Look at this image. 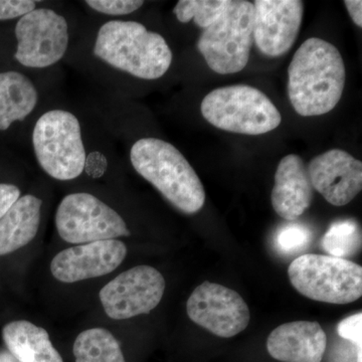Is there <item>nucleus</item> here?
<instances>
[{
    "mask_svg": "<svg viewBox=\"0 0 362 362\" xmlns=\"http://www.w3.org/2000/svg\"><path fill=\"white\" fill-rule=\"evenodd\" d=\"M327 337L318 322L294 321L272 331L267 349L273 358L282 362H321Z\"/></svg>",
    "mask_w": 362,
    "mask_h": 362,
    "instance_id": "15",
    "label": "nucleus"
},
{
    "mask_svg": "<svg viewBox=\"0 0 362 362\" xmlns=\"http://www.w3.org/2000/svg\"><path fill=\"white\" fill-rule=\"evenodd\" d=\"M344 62L337 47L311 37L295 52L288 69V96L294 110L303 117L329 113L344 90Z\"/></svg>",
    "mask_w": 362,
    "mask_h": 362,
    "instance_id": "1",
    "label": "nucleus"
},
{
    "mask_svg": "<svg viewBox=\"0 0 362 362\" xmlns=\"http://www.w3.org/2000/svg\"><path fill=\"white\" fill-rule=\"evenodd\" d=\"M21 197L20 188L8 183H0V218Z\"/></svg>",
    "mask_w": 362,
    "mask_h": 362,
    "instance_id": "27",
    "label": "nucleus"
},
{
    "mask_svg": "<svg viewBox=\"0 0 362 362\" xmlns=\"http://www.w3.org/2000/svg\"><path fill=\"white\" fill-rule=\"evenodd\" d=\"M39 101L37 88L23 74L0 73V130L6 131L16 121L32 114Z\"/></svg>",
    "mask_w": 362,
    "mask_h": 362,
    "instance_id": "19",
    "label": "nucleus"
},
{
    "mask_svg": "<svg viewBox=\"0 0 362 362\" xmlns=\"http://www.w3.org/2000/svg\"><path fill=\"white\" fill-rule=\"evenodd\" d=\"M42 202L35 195H25L0 218V256L26 246L37 235Z\"/></svg>",
    "mask_w": 362,
    "mask_h": 362,
    "instance_id": "17",
    "label": "nucleus"
},
{
    "mask_svg": "<svg viewBox=\"0 0 362 362\" xmlns=\"http://www.w3.org/2000/svg\"><path fill=\"white\" fill-rule=\"evenodd\" d=\"M345 6H346L347 11L350 18L354 21V23L359 28L362 26V1L361 0H345Z\"/></svg>",
    "mask_w": 362,
    "mask_h": 362,
    "instance_id": "29",
    "label": "nucleus"
},
{
    "mask_svg": "<svg viewBox=\"0 0 362 362\" xmlns=\"http://www.w3.org/2000/svg\"><path fill=\"white\" fill-rule=\"evenodd\" d=\"M127 255V247L118 240H98L59 252L51 264L52 276L63 283L101 277L116 270Z\"/></svg>",
    "mask_w": 362,
    "mask_h": 362,
    "instance_id": "13",
    "label": "nucleus"
},
{
    "mask_svg": "<svg viewBox=\"0 0 362 362\" xmlns=\"http://www.w3.org/2000/svg\"><path fill=\"white\" fill-rule=\"evenodd\" d=\"M0 362H18L11 352H0Z\"/></svg>",
    "mask_w": 362,
    "mask_h": 362,
    "instance_id": "30",
    "label": "nucleus"
},
{
    "mask_svg": "<svg viewBox=\"0 0 362 362\" xmlns=\"http://www.w3.org/2000/svg\"><path fill=\"white\" fill-rule=\"evenodd\" d=\"M311 240V230L307 226L297 223L282 226L275 238L279 252L286 255L303 251L310 245Z\"/></svg>",
    "mask_w": 362,
    "mask_h": 362,
    "instance_id": "23",
    "label": "nucleus"
},
{
    "mask_svg": "<svg viewBox=\"0 0 362 362\" xmlns=\"http://www.w3.org/2000/svg\"><path fill=\"white\" fill-rule=\"evenodd\" d=\"M93 158L86 159L85 169L88 175L92 177H101L107 168V161L104 156L100 153H93Z\"/></svg>",
    "mask_w": 362,
    "mask_h": 362,
    "instance_id": "28",
    "label": "nucleus"
},
{
    "mask_svg": "<svg viewBox=\"0 0 362 362\" xmlns=\"http://www.w3.org/2000/svg\"><path fill=\"white\" fill-rule=\"evenodd\" d=\"M2 337L18 362H64L44 328L25 320L4 326Z\"/></svg>",
    "mask_w": 362,
    "mask_h": 362,
    "instance_id": "18",
    "label": "nucleus"
},
{
    "mask_svg": "<svg viewBox=\"0 0 362 362\" xmlns=\"http://www.w3.org/2000/svg\"><path fill=\"white\" fill-rule=\"evenodd\" d=\"M86 4L98 13L107 16H126L138 11L144 1L138 0H88Z\"/></svg>",
    "mask_w": 362,
    "mask_h": 362,
    "instance_id": "24",
    "label": "nucleus"
},
{
    "mask_svg": "<svg viewBox=\"0 0 362 362\" xmlns=\"http://www.w3.org/2000/svg\"><path fill=\"white\" fill-rule=\"evenodd\" d=\"M37 6L33 0H0V21L23 18Z\"/></svg>",
    "mask_w": 362,
    "mask_h": 362,
    "instance_id": "25",
    "label": "nucleus"
},
{
    "mask_svg": "<svg viewBox=\"0 0 362 362\" xmlns=\"http://www.w3.org/2000/svg\"><path fill=\"white\" fill-rule=\"evenodd\" d=\"M187 315L216 337H235L247 327L249 307L242 296L225 286L204 282L195 288L187 305Z\"/></svg>",
    "mask_w": 362,
    "mask_h": 362,
    "instance_id": "11",
    "label": "nucleus"
},
{
    "mask_svg": "<svg viewBox=\"0 0 362 362\" xmlns=\"http://www.w3.org/2000/svg\"><path fill=\"white\" fill-rule=\"evenodd\" d=\"M133 168L176 209L201 211L206 192L201 180L180 150L157 138H142L130 150Z\"/></svg>",
    "mask_w": 362,
    "mask_h": 362,
    "instance_id": "3",
    "label": "nucleus"
},
{
    "mask_svg": "<svg viewBox=\"0 0 362 362\" xmlns=\"http://www.w3.org/2000/svg\"><path fill=\"white\" fill-rule=\"evenodd\" d=\"M93 52L109 66L143 80L163 77L173 64V52L165 39L132 21L104 23Z\"/></svg>",
    "mask_w": 362,
    "mask_h": 362,
    "instance_id": "2",
    "label": "nucleus"
},
{
    "mask_svg": "<svg viewBox=\"0 0 362 362\" xmlns=\"http://www.w3.org/2000/svg\"><path fill=\"white\" fill-rule=\"evenodd\" d=\"M324 251L331 257L345 259L354 256L361 247V230L354 220L334 221L324 235Z\"/></svg>",
    "mask_w": 362,
    "mask_h": 362,
    "instance_id": "21",
    "label": "nucleus"
},
{
    "mask_svg": "<svg viewBox=\"0 0 362 362\" xmlns=\"http://www.w3.org/2000/svg\"><path fill=\"white\" fill-rule=\"evenodd\" d=\"M252 2L228 0L223 14L202 33L197 49L216 74L230 75L244 70L254 42Z\"/></svg>",
    "mask_w": 362,
    "mask_h": 362,
    "instance_id": "5",
    "label": "nucleus"
},
{
    "mask_svg": "<svg viewBox=\"0 0 362 362\" xmlns=\"http://www.w3.org/2000/svg\"><path fill=\"white\" fill-rule=\"evenodd\" d=\"M307 169L313 189L332 206H346L361 192V161L344 150L331 149L314 157Z\"/></svg>",
    "mask_w": 362,
    "mask_h": 362,
    "instance_id": "14",
    "label": "nucleus"
},
{
    "mask_svg": "<svg viewBox=\"0 0 362 362\" xmlns=\"http://www.w3.org/2000/svg\"><path fill=\"white\" fill-rule=\"evenodd\" d=\"M74 356L76 362H126L120 344L104 328L81 333L74 343Z\"/></svg>",
    "mask_w": 362,
    "mask_h": 362,
    "instance_id": "20",
    "label": "nucleus"
},
{
    "mask_svg": "<svg viewBox=\"0 0 362 362\" xmlns=\"http://www.w3.org/2000/svg\"><path fill=\"white\" fill-rule=\"evenodd\" d=\"M254 42L262 54L277 58L296 42L303 18L304 4L299 0L254 1Z\"/></svg>",
    "mask_w": 362,
    "mask_h": 362,
    "instance_id": "12",
    "label": "nucleus"
},
{
    "mask_svg": "<svg viewBox=\"0 0 362 362\" xmlns=\"http://www.w3.org/2000/svg\"><path fill=\"white\" fill-rule=\"evenodd\" d=\"M33 145L40 168L61 181L73 180L85 169L86 150L80 121L71 112H45L35 123Z\"/></svg>",
    "mask_w": 362,
    "mask_h": 362,
    "instance_id": "6",
    "label": "nucleus"
},
{
    "mask_svg": "<svg viewBox=\"0 0 362 362\" xmlns=\"http://www.w3.org/2000/svg\"><path fill=\"white\" fill-rule=\"evenodd\" d=\"M228 0H180L173 13L180 23L194 21L195 25L206 30L218 20Z\"/></svg>",
    "mask_w": 362,
    "mask_h": 362,
    "instance_id": "22",
    "label": "nucleus"
},
{
    "mask_svg": "<svg viewBox=\"0 0 362 362\" xmlns=\"http://www.w3.org/2000/svg\"><path fill=\"white\" fill-rule=\"evenodd\" d=\"M164 291L165 280L160 272L149 266H137L102 288L99 297L107 315L124 320L153 310Z\"/></svg>",
    "mask_w": 362,
    "mask_h": 362,
    "instance_id": "10",
    "label": "nucleus"
},
{
    "mask_svg": "<svg viewBox=\"0 0 362 362\" xmlns=\"http://www.w3.org/2000/svg\"><path fill=\"white\" fill-rule=\"evenodd\" d=\"M313 197L308 169L301 157H283L275 175L271 201L274 211L286 221H294L310 206Z\"/></svg>",
    "mask_w": 362,
    "mask_h": 362,
    "instance_id": "16",
    "label": "nucleus"
},
{
    "mask_svg": "<svg viewBox=\"0 0 362 362\" xmlns=\"http://www.w3.org/2000/svg\"><path fill=\"white\" fill-rule=\"evenodd\" d=\"M337 332L340 337L354 343L356 347H361L362 343V313L347 317L338 324Z\"/></svg>",
    "mask_w": 362,
    "mask_h": 362,
    "instance_id": "26",
    "label": "nucleus"
},
{
    "mask_svg": "<svg viewBox=\"0 0 362 362\" xmlns=\"http://www.w3.org/2000/svg\"><path fill=\"white\" fill-rule=\"evenodd\" d=\"M288 275L300 294L323 303H352L362 295L361 266L347 259L303 255L292 262Z\"/></svg>",
    "mask_w": 362,
    "mask_h": 362,
    "instance_id": "7",
    "label": "nucleus"
},
{
    "mask_svg": "<svg viewBox=\"0 0 362 362\" xmlns=\"http://www.w3.org/2000/svg\"><path fill=\"white\" fill-rule=\"evenodd\" d=\"M202 114L218 129L245 135L271 132L282 122L273 102L257 88L233 85L211 90L202 102Z\"/></svg>",
    "mask_w": 362,
    "mask_h": 362,
    "instance_id": "4",
    "label": "nucleus"
},
{
    "mask_svg": "<svg viewBox=\"0 0 362 362\" xmlns=\"http://www.w3.org/2000/svg\"><path fill=\"white\" fill-rule=\"evenodd\" d=\"M59 237L70 244H88L130 235L120 214L94 195L78 192L64 197L56 214Z\"/></svg>",
    "mask_w": 362,
    "mask_h": 362,
    "instance_id": "8",
    "label": "nucleus"
},
{
    "mask_svg": "<svg viewBox=\"0 0 362 362\" xmlns=\"http://www.w3.org/2000/svg\"><path fill=\"white\" fill-rule=\"evenodd\" d=\"M14 58L21 65L45 69L59 63L69 47V25L63 16L49 8L35 9L16 25Z\"/></svg>",
    "mask_w": 362,
    "mask_h": 362,
    "instance_id": "9",
    "label": "nucleus"
}]
</instances>
